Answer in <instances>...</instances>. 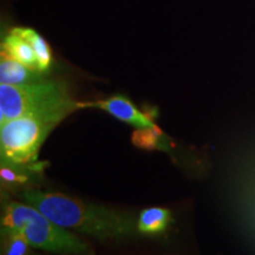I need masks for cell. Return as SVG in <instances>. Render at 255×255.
I'll return each mask as SVG.
<instances>
[{
    "label": "cell",
    "instance_id": "cell-11",
    "mask_svg": "<svg viewBox=\"0 0 255 255\" xmlns=\"http://www.w3.org/2000/svg\"><path fill=\"white\" fill-rule=\"evenodd\" d=\"M132 143L142 149H161L165 148L163 142V133L157 127L137 129L132 135Z\"/></svg>",
    "mask_w": 255,
    "mask_h": 255
},
{
    "label": "cell",
    "instance_id": "cell-1",
    "mask_svg": "<svg viewBox=\"0 0 255 255\" xmlns=\"http://www.w3.org/2000/svg\"><path fill=\"white\" fill-rule=\"evenodd\" d=\"M20 197L56 225L97 240L127 241L138 233L137 221L128 212L83 202L63 194L34 189L23 190Z\"/></svg>",
    "mask_w": 255,
    "mask_h": 255
},
{
    "label": "cell",
    "instance_id": "cell-5",
    "mask_svg": "<svg viewBox=\"0 0 255 255\" xmlns=\"http://www.w3.org/2000/svg\"><path fill=\"white\" fill-rule=\"evenodd\" d=\"M90 107L100 108V109L109 113L115 119L131 124L137 129H146V128L155 127L154 114L138 110L124 96H114V97L107 98V100L90 103Z\"/></svg>",
    "mask_w": 255,
    "mask_h": 255
},
{
    "label": "cell",
    "instance_id": "cell-6",
    "mask_svg": "<svg viewBox=\"0 0 255 255\" xmlns=\"http://www.w3.org/2000/svg\"><path fill=\"white\" fill-rule=\"evenodd\" d=\"M44 79V73L32 70L1 52L0 56V83L6 85H24Z\"/></svg>",
    "mask_w": 255,
    "mask_h": 255
},
{
    "label": "cell",
    "instance_id": "cell-10",
    "mask_svg": "<svg viewBox=\"0 0 255 255\" xmlns=\"http://www.w3.org/2000/svg\"><path fill=\"white\" fill-rule=\"evenodd\" d=\"M31 248L23 234L1 229V255H31Z\"/></svg>",
    "mask_w": 255,
    "mask_h": 255
},
{
    "label": "cell",
    "instance_id": "cell-7",
    "mask_svg": "<svg viewBox=\"0 0 255 255\" xmlns=\"http://www.w3.org/2000/svg\"><path fill=\"white\" fill-rule=\"evenodd\" d=\"M173 222L174 219L170 210L161 207H151L139 213L137 219V231L139 234L155 237L163 234Z\"/></svg>",
    "mask_w": 255,
    "mask_h": 255
},
{
    "label": "cell",
    "instance_id": "cell-8",
    "mask_svg": "<svg viewBox=\"0 0 255 255\" xmlns=\"http://www.w3.org/2000/svg\"><path fill=\"white\" fill-rule=\"evenodd\" d=\"M1 52L15 59L17 62L24 64L27 68L39 71L37 56L34 53V50L32 49L31 44L23 37L15 33L13 30L9 31L2 39Z\"/></svg>",
    "mask_w": 255,
    "mask_h": 255
},
{
    "label": "cell",
    "instance_id": "cell-9",
    "mask_svg": "<svg viewBox=\"0 0 255 255\" xmlns=\"http://www.w3.org/2000/svg\"><path fill=\"white\" fill-rule=\"evenodd\" d=\"M15 33L26 39L31 44L32 49L34 50V53L37 56L38 60V70L41 73H45L50 70L51 64H52V53H51L49 44L46 40L30 27H14L12 28Z\"/></svg>",
    "mask_w": 255,
    "mask_h": 255
},
{
    "label": "cell",
    "instance_id": "cell-2",
    "mask_svg": "<svg viewBox=\"0 0 255 255\" xmlns=\"http://www.w3.org/2000/svg\"><path fill=\"white\" fill-rule=\"evenodd\" d=\"M1 229L20 233L37 250L60 255H95L87 241L56 225L28 203L6 201L2 208Z\"/></svg>",
    "mask_w": 255,
    "mask_h": 255
},
{
    "label": "cell",
    "instance_id": "cell-12",
    "mask_svg": "<svg viewBox=\"0 0 255 255\" xmlns=\"http://www.w3.org/2000/svg\"><path fill=\"white\" fill-rule=\"evenodd\" d=\"M24 168H33V167H19V165H11L1 163V170H0V176L4 184L7 186H23L28 182L27 174L24 171ZM37 168V167H34Z\"/></svg>",
    "mask_w": 255,
    "mask_h": 255
},
{
    "label": "cell",
    "instance_id": "cell-3",
    "mask_svg": "<svg viewBox=\"0 0 255 255\" xmlns=\"http://www.w3.org/2000/svg\"><path fill=\"white\" fill-rule=\"evenodd\" d=\"M69 108L31 113L1 124V163L19 167H41L37 162L41 144L64 119L75 113Z\"/></svg>",
    "mask_w": 255,
    "mask_h": 255
},
{
    "label": "cell",
    "instance_id": "cell-4",
    "mask_svg": "<svg viewBox=\"0 0 255 255\" xmlns=\"http://www.w3.org/2000/svg\"><path fill=\"white\" fill-rule=\"evenodd\" d=\"M90 107L72 97L70 89L60 79H47L24 85H0V123L38 111L60 109L79 110Z\"/></svg>",
    "mask_w": 255,
    "mask_h": 255
}]
</instances>
